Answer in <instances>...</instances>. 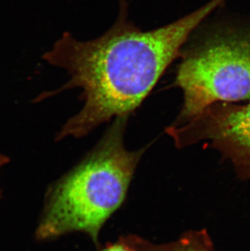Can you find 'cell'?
I'll return each mask as SVG.
<instances>
[{
    "label": "cell",
    "mask_w": 250,
    "mask_h": 251,
    "mask_svg": "<svg viewBox=\"0 0 250 251\" xmlns=\"http://www.w3.org/2000/svg\"><path fill=\"white\" fill-rule=\"evenodd\" d=\"M125 122L126 118L116 119L94 151L50 188L36 239L83 232L98 242L104 223L123 202L144 151L125 148Z\"/></svg>",
    "instance_id": "obj_2"
},
{
    "label": "cell",
    "mask_w": 250,
    "mask_h": 251,
    "mask_svg": "<svg viewBox=\"0 0 250 251\" xmlns=\"http://www.w3.org/2000/svg\"><path fill=\"white\" fill-rule=\"evenodd\" d=\"M168 131L178 145L210 139L241 173L250 176V102L246 105L215 103Z\"/></svg>",
    "instance_id": "obj_4"
},
{
    "label": "cell",
    "mask_w": 250,
    "mask_h": 251,
    "mask_svg": "<svg viewBox=\"0 0 250 251\" xmlns=\"http://www.w3.org/2000/svg\"><path fill=\"white\" fill-rule=\"evenodd\" d=\"M9 162L10 159L8 157L0 153V169H1L2 167L5 166L6 164H8ZM1 197H2V192H1V190H0V199H1Z\"/></svg>",
    "instance_id": "obj_7"
},
{
    "label": "cell",
    "mask_w": 250,
    "mask_h": 251,
    "mask_svg": "<svg viewBox=\"0 0 250 251\" xmlns=\"http://www.w3.org/2000/svg\"><path fill=\"white\" fill-rule=\"evenodd\" d=\"M175 85L184 103L174 126L211 105L250 100V36L213 37L183 51Z\"/></svg>",
    "instance_id": "obj_3"
},
{
    "label": "cell",
    "mask_w": 250,
    "mask_h": 251,
    "mask_svg": "<svg viewBox=\"0 0 250 251\" xmlns=\"http://www.w3.org/2000/svg\"><path fill=\"white\" fill-rule=\"evenodd\" d=\"M101 251H137V250L129 244L126 243H117V244L111 245L106 247Z\"/></svg>",
    "instance_id": "obj_6"
},
{
    "label": "cell",
    "mask_w": 250,
    "mask_h": 251,
    "mask_svg": "<svg viewBox=\"0 0 250 251\" xmlns=\"http://www.w3.org/2000/svg\"><path fill=\"white\" fill-rule=\"evenodd\" d=\"M137 251H215L210 237L205 232H191L175 244L165 247H150L139 243L135 240L134 244L130 243Z\"/></svg>",
    "instance_id": "obj_5"
},
{
    "label": "cell",
    "mask_w": 250,
    "mask_h": 251,
    "mask_svg": "<svg viewBox=\"0 0 250 251\" xmlns=\"http://www.w3.org/2000/svg\"><path fill=\"white\" fill-rule=\"evenodd\" d=\"M120 1L118 18L102 35L79 41L66 32L43 55L70 76L61 90H82V108L64 125L58 139L80 138L113 117L127 118L181 56L190 34L225 0H212L171 24L147 31L127 19V4Z\"/></svg>",
    "instance_id": "obj_1"
}]
</instances>
